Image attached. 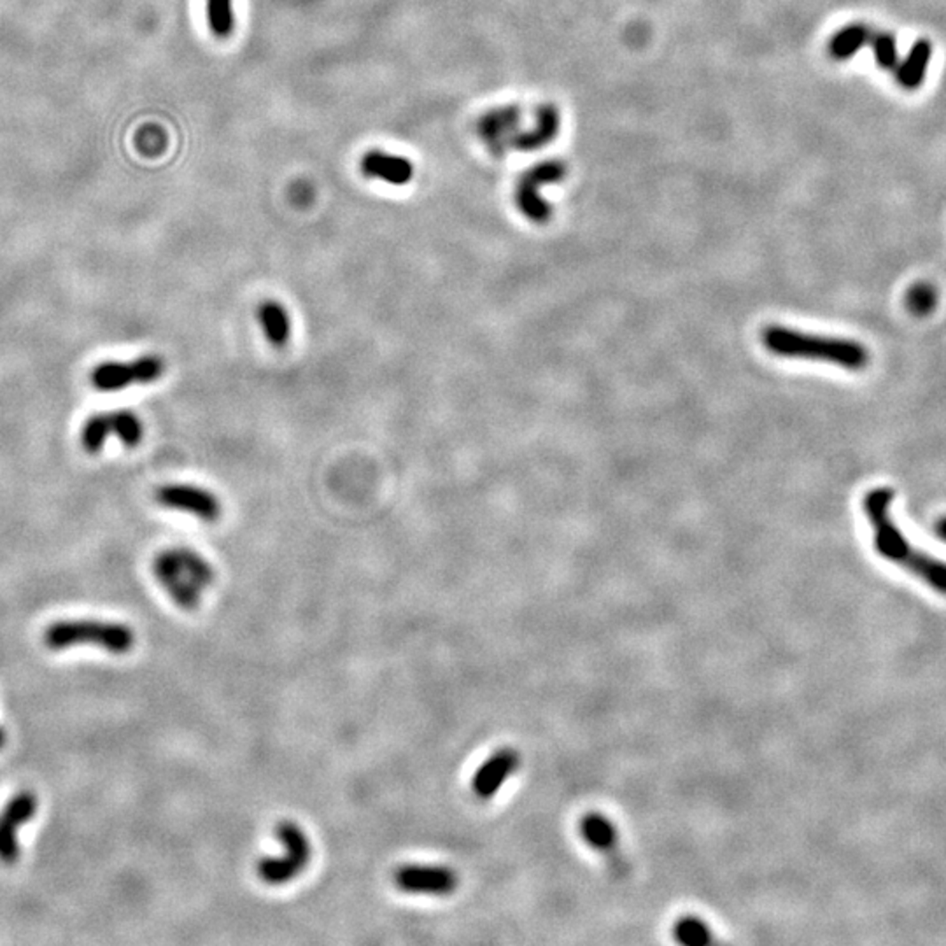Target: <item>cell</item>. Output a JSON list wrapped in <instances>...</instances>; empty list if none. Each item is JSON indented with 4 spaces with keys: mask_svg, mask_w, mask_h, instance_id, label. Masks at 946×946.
<instances>
[{
    "mask_svg": "<svg viewBox=\"0 0 946 946\" xmlns=\"http://www.w3.org/2000/svg\"><path fill=\"white\" fill-rule=\"evenodd\" d=\"M894 491L888 488L871 489L864 497V513L875 533V549L886 561L920 578L933 591L946 596V563L917 549L894 522L890 506Z\"/></svg>",
    "mask_w": 946,
    "mask_h": 946,
    "instance_id": "obj_1",
    "label": "cell"
},
{
    "mask_svg": "<svg viewBox=\"0 0 946 946\" xmlns=\"http://www.w3.org/2000/svg\"><path fill=\"white\" fill-rule=\"evenodd\" d=\"M762 344L776 356L823 362L847 370H863L870 363V353L861 342L805 333L780 324L764 328Z\"/></svg>",
    "mask_w": 946,
    "mask_h": 946,
    "instance_id": "obj_2",
    "label": "cell"
},
{
    "mask_svg": "<svg viewBox=\"0 0 946 946\" xmlns=\"http://www.w3.org/2000/svg\"><path fill=\"white\" fill-rule=\"evenodd\" d=\"M151 571L158 585L183 610H196L203 592L216 580L214 567L189 547H171L158 552Z\"/></svg>",
    "mask_w": 946,
    "mask_h": 946,
    "instance_id": "obj_3",
    "label": "cell"
},
{
    "mask_svg": "<svg viewBox=\"0 0 946 946\" xmlns=\"http://www.w3.org/2000/svg\"><path fill=\"white\" fill-rule=\"evenodd\" d=\"M43 641L50 650H65L79 645H91L107 650L109 654L123 656L135 645V632L122 623L95 621V619H70L57 621L43 632Z\"/></svg>",
    "mask_w": 946,
    "mask_h": 946,
    "instance_id": "obj_4",
    "label": "cell"
},
{
    "mask_svg": "<svg viewBox=\"0 0 946 946\" xmlns=\"http://www.w3.org/2000/svg\"><path fill=\"white\" fill-rule=\"evenodd\" d=\"M275 838L282 845V855L261 857L256 875L268 886H281L297 880L313 859V841L295 820H281L275 825Z\"/></svg>",
    "mask_w": 946,
    "mask_h": 946,
    "instance_id": "obj_5",
    "label": "cell"
},
{
    "mask_svg": "<svg viewBox=\"0 0 946 946\" xmlns=\"http://www.w3.org/2000/svg\"><path fill=\"white\" fill-rule=\"evenodd\" d=\"M568 165L565 160L549 158L521 174L513 189V202L521 214L535 223L545 225L552 218V205L542 196V187H551L565 181Z\"/></svg>",
    "mask_w": 946,
    "mask_h": 946,
    "instance_id": "obj_6",
    "label": "cell"
},
{
    "mask_svg": "<svg viewBox=\"0 0 946 946\" xmlns=\"http://www.w3.org/2000/svg\"><path fill=\"white\" fill-rule=\"evenodd\" d=\"M109 439L120 441L126 449L137 447L144 439L142 419L133 410L116 409L97 412L84 421L79 441L86 454L95 456L102 452Z\"/></svg>",
    "mask_w": 946,
    "mask_h": 946,
    "instance_id": "obj_7",
    "label": "cell"
},
{
    "mask_svg": "<svg viewBox=\"0 0 946 946\" xmlns=\"http://www.w3.org/2000/svg\"><path fill=\"white\" fill-rule=\"evenodd\" d=\"M165 360L158 354H144L131 362H106L91 370V386L104 393L123 391L131 386L153 384L163 378Z\"/></svg>",
    "mask_w": 946,
    "mask_h": 946,
    "instance_id": "obj_8",
    "label": "cell"
},
{
    "mask_svg": "<svg viewBox=\"0 0 946 946\" xmlns=\"http://www.w3.org/2000/svg\"><path fill=\"white\" fill-rule=\"evenodd\" d=\"M524 109L519 104L497 106L482 113L475 122V135L495 156L512 153L519 137L526 131Z\"/></svg>",
    "mask_w": 946,
    "mask_h": 946,
    "instance_id": "obj_9",
    "label": "cell"
},
{
    "mask_svg": "<svg viewBox=\"0 0 946 946\" xmlns=\"http://www.w3.org/2000/svg\"><path fill=\"white\" fill-rule=\"evenodd\" d=\"M393 883L412 895L449 897L459 886L457 873L441 864H403L394 870Z\"/></svg>",
    "mask_w": 946,
    "mask_h": 946,
    "instance_id": "obj_10",
    "label": "cell"
},
{
    "mask_svg": "<svg viewBox=\"0 0 946 946\" xmlns=\"http://www.w3.org/2000/svg\"><path fill=\"white\" fill-rule=\"evenodd\" d=\"M39 799L32 791L12 796L0 812V863L14 866L20 859V829L36 817Z\"/></svg>",
    "mask_w": 946,
    "mask_h": 946,
    "instance_id": "obj_11",
    "label": "cell"
},
{
    "mask_svg": "<svg viewBox=\"0 0 946 946\" xmlns=\"http://www.w3.org/2000/svg\"><path fill=\"white\" fill-rule=\"evenodd\" d=\"M155 500L163 508L189 513L203 522H216L223 512L219 498L212 491L193 484H163L156 489Z\"/></svg>",
    "mask_w": 946,
    "mask_h": 946,
    "instance_id": "obj_12",
    "label": "cell"
},
{
    "mask_svg": "<svg viewBox=\"0 0 946 946\" xmlns=\"http://www.w3.org/2000/svg\"><path fill=\"white\" fill-rule=\"evenodd\" d=\"M521 767V754L512 747H502L488 757L472 776V792L481 801L493 799L505 782Z\"/></svg>",
    "mask_w": 946,
    "mask_h": 946,
    "instance_id": "obj_13",
    "label": "cell"
},
{
    "mask_svg": "<svg viewBox=\"0 0 946 946\" xmlns=\"http://www.w3.org/2000/svg\"><path fill=\"white\" fill-rule=\"evenodd\" d=\"M580 836L592 850L607 855L610 864L617 873H621L626 864L619 854V832L614 822L600 812H589L580 819Z\"/></svg>",
    "mask_w": 946,
    "mask_h": 946,
    "instance_id": "obj_14",
    "label": "cell"
},
{
    "mask_svg": "<svg viewBox=\"0 0 946 946\" xmlns=\"http://www.w3.org/2000/svg\"><path fill=\"white\" fill-rule=\"evenodd\" d=\"M360 171L365 178L391 187H407L414 179V163L409 158L382 149L367 151L360 160Z\"/></svg>",
    "mask_w": 946,
    "mask_h": 946,
    "instance_id": "obj_15",
    "label": "cell"
},
{
    "mask_svg": "<svg viewBox=\"0 0 946 946\" xmlns=\"http://www.w3.org/2000/svg\"><path fill=\"white\" fill-rule=\"evenodd\" d=\"M561 130V113L554 104H540L533 113V123L517 144L519 153H533L551 144Z\"/></svg>",
    "mask_w": 946,
    "mask_h": 946,
    "instance_id": "obj_16",
    "label": "cell"
},
{
    "mask_svg": "<svg viewBox=\"0 0 946 946\" xmlns=\"http://www.w3.org/2000/svg\"><path fill=\"white\" fill-rule=\"evenodd\" d=\"M256 317L265 338L272 347L282 349L288 346L291 338V317L284 304L274 298L263 300L258 306Z\"/></svg>",
    "mask_w": 946,
    "mask_h": 946,
    "instance_id": "obj_17",
    "label": "cell"
},
{
    "mask_svg": "<svg viewBox=\"0 0 946 946\" xmlns=\"http://www.w3.org/2000/svg\"><path fill=\"white\" fill-rule=\"evenodd\" d=\"M933 59V44L929 39H918L908 55L894 68L895 81L904 90H917L924 84Z\"/></svg>",
    "mask_w": 946,
    "mask_h": 946,
    "instance_id": "obj_18",
    "label": "cell"
},
{
    "mask_svg": "<svg viewBox=\"0 0 946 946\" xmlns=\"http://www.w3.org/2000/svg\"><path fill=\"white\" fill-rule=\"evenodd\" d=\"M873 28L866 23H848L836 30L827 43L829 57L836 62H847L855 57L864 46H868Z\"/></svg>",
    "mask_w": 946,
    "mask_h": 946,
    "instance_id": "obj_19",
    "label": "cell"
},
{
    "mask_svg": "<svg viewBox=\"0 0 946 946\" xmlns=\"http://www.w3.org/2000/svg\"><path fill=\"white\" fill-rule=\"evenodd\" d=\"M205 18L216 39H228L235 30L234 0H205Z\"/></svg>",
    "mask_w": 946,
    "mask_h": 946,
    "instance_id": "obj_20",
    "label": "cell"
},
{
    "mask_svg": "<svg viewBox=\"0 0 946 946\" xmlns=\"http://www.w3.org/2000/svg\"><path fill=\"white\" fill-rule=\"evenodd\" d=\"M673 938L677 943L688 946L710 945L713 934L706 922L697 917H682L673 926Z\"/></svg>",
    "mask_w": 946,
    "mask_h": 946,
    "instance_id": "obj_21",
    "label": "cell"
},
{
    "mask_svg": "<svg viewBox=\"0 0 946 946\" xmlns=\"http://www.w3.org/2000/svg\"><path fill=\"white\" fill-rule=\"evenodd\" d=\"M906 309L917 317L931 314L938 306V290L931 282H917L906 293Z\"/></svg>",
    "mask_w": 946,
    "mask_h": 946,
    "instance_id": "obj_22",
    "label": "cell"
},
{
    "mask_svg": "<svg viewBox=\"0 0 946 946\" xmlns=\"http://www.w3.org/2000/svg\"><path fill=\"white\" fill-rule=\"evenodd\" d=\"M868 46H871L875 60H877V65L880 68H883V70H894L897 67L899 55H897V41H895L894 34L873 30Z\"/></svg>",
    "mask_w": 946,
    "mask_h": 946,
    "instance_id": "obj_23",
    "label": "cell"
},
{
    "mask_svg": "<svg viewBox=\"0 0 946 946\" xmlns=\"http://www.w3.org/2000/svg\"><path fill=\"white\" fill-rule=\"evenodd\" d=\"M934 531H936V537H938L940 540H943V542H945L946 544V517H943V519H940V521L936 522V528H934Z\"/></svg>",
    "mask_w": 946,
    "mask_h": 946,
    "instance_id": "obj_24",
    "label": "cell"
},
{
    "mask_svg": "<svg viewBox=\"0 0 946 946\" xmlns=\"http://www.w3.org/2000/svg\"><path fill=\"white\" fill-rule=\"evenodd\" d=\"M5 743H7V733L4 727H0V751L5 747Z\"/></svg>",
    "mask_w": 946,
    "mask_h": 946,
    "instance_id": "obj_25",
    "label": "cell"
}]
</instances>
